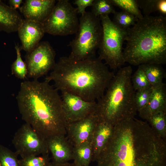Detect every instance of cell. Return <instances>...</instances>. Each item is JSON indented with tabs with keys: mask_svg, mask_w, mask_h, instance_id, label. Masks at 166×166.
<instances>
[{
	"mask_svg": "<svg viewBox=\"0 0 166 166\" xmlns=\"http://www.w3.org/2000/svg\"><path fill=\"white\" fill-rule=\"evenodd\" d=\"M45 80L53 81L55 88L90 101H97L105 93L115 75L98 57L84 60L60 57Z\"/></svg>",
	"mask_w": 166,
	"mask_h": 166,
	"instance_id": "3957f363",
	"label": "cell"
},
{
	"mask_svg": "<svg viewBox=\"0 0 166 166\" xmlns=\"http://www.w3.org/2000/svg\"><path fill=\"white\" fill-rule=\"evenodd\" d=\"M23 19L16 10L0 1V30L8 33L17 31Z\"/></svg>",
	"mask_w": 166,
	"mask_h": 166,
	"instance_id": "ac0fdd59",
	"label": "cell"
},
{
	"mask_svg": "<svg viewBox=\"0 0 166 166\" xmlns=\"http://www.w3.org/2000/svg\"><path fill=\"white\" fill-rule=\"evenodd\" d=\"M76 36L68 46L71 49L69 56L78 60L95 57L97 50L100 45L103 30L99 17L91 12H86L81 15Z\"/></svg>",
	"mask_w": 166,
	"mask_h": 166,
	"instance_id": "8992f818",
	"label": "cell"
},
{
	"mask_svg": "<svg viewBox=\"0 0 166 166\" xmlns=\"http://www.w3.org/2000/svg\"><path fill=\"white\" fill-rule=\"evenodd\" d=\"M77 14L69 0H58L42 23L45 33L58 36L76 34L79 25Z\"/></svg>",
	"mask_w": 166,
	"mask_h": 166,
	"instance_id": "ba28073f",
	"label": "cell"
},
{
	"mask_svg": "<svg viewBox=\"0 0 166 166\" xmlns=\"http://www.w3.org/2000/svg\"><path fill=\"white\" fill-rule=\"evenodd\" d=\"M15 152L21 158L49 154L47 138L29 124H23L12 141Z\"/></svg>",
	"mask_w": 166,
	"mask_h": 166,
	"instance_id": "9c48e42d",
	"label": "cell"
},
{
	"mask_svg": "<svg viewBox=\"0 0 166 166\" xmlns=\"http://www.w3.org/2000/svg\"><path fill=\"white\" fill-rule=\"evenodd\" d=\"M166 84L164 83L152 87L147 105L139 112L140 117L147 121L155 113L161 112H166Z\"/></svg>",
	"mask_w": 166,
	"mask_h": 166,
	"instance_id": "2e32d148",
	"label": "cell"
},
{
	"mask_svg": "<svg viewBox=\"0 0 166 166\" xmlns=\"http://www.w3.org/2000/svg\"><path fill=\"white\" fill-rule=\"evenodd\" d=\"M116 12L113 5L110 0H94L91 12L95 16L114 14Z\"/></svg>",
	"mask_w": 166,
	"mask_h": 166,
	"instance_id": "d4e9b609",
	"label": "cell"
},
{
	"mask_svg": "<svg viewBox=\"0 0 166 166\" xmlns=\"http://www.w3.org/2000/svg\"><path fill=\"white\" fill-rule=\"evenodd\" d=\"M160 13L163 15H166V0H159L158 5V10Z\"/></svg>",
	"mask_w": 166,
	"mask_h": 166,
	"instance_id": "d6a6232c",
	"label": "cell"
},
{
	"mask_svg": "<svg viewBox=\"0 0 166 166\" xmlns=\"http://www.w3.org/2000/svg\"><path fill=\"white\" fill-rule=\"evenodd\" d=\"M91 142H88L73 148V163L76 166H89L92 160Z\"/></svg>",
	"mask_w": 166,
	"mask_h": 166,
	"instance_id": "d6986e66",
	"label": "cell"
},
{
	"mask_svg": "<svg viewBox=\"0 0 166 166\" xmlns=\"http://www.w3.org/2000/svg\"><path fill=\"white\" fill-rule=\"evenodd\" d=\"M98 121L94 112L84 119L67 124L66 137L73 147L91 142Z\"/></svg>",
	"mask_w": 166,
	"mask_h": 166,
	"instance_id": "7c38bea8",
	"label": "cell"
},
{
	"mask_svg": "<svg viewBox=\"0 0 166 166\" xmlns=\"http://www.w3.org/2000/svg\"><path fill=\"white\" fill-rule=\"evenodd\" d=\"M50 158L49 154L28 156L19 160L20 166H48Z\"/></svg>",
	"mask_w": 166,
	"mask_h": 166,
	"instance_id": "83f0119b",
	"label": "cell"
},
{
	"mask_svg": "<svg viewBox=\"0 0 166 166\" xmlns=\"http://www.w3.org/2000/svg\"><path fill=\"white\" fill-rule=\"evenodd\" d=\"M136 1L144 16H150L152 13L158 11L159 0H136Z\"/></svg>",
	"mask_w": 166,
	"mask_h": 166,
	"instance_id": "f546056e",
	"label": "cell"
},
{
	"mask_svg": "<svg viewBox=\"0 0 166 166\" xmlns=\"http://www.w3.org/2000/svg\"><path fill=\"white\" fill-rule=\"evenodd\" d=\"M123 52L125 62L133 65L166 63V17L144 16L126 30Z\"/></svg>",
	"mask_w": 166,
	"mask_h": 166,
	"instance_id": "277c9868",
	"label": "cell"
},
{
	"mask_svg": "<svg viewBox=\"0 0 166 166\" xmlns=\"http://www.w3.org/2000/svg\"><path fill=\"white\" fill-rule=\"evenodd\" d=\"M94 0H75L74 4L77 6V13L83 15L86 12L85 9L88 6H92Z\"/></svg>",
	"mask_w": 166,
	"mask_h": 166,
	"instance_id": "4dcf8cb0",
	"label": "cell"
},
{
	"mask_svg": "<svg viewBox=\"0 0 166 166\" xmlns=\"http://www.w3.org/2000/svg\"><path fill=\"white\" fill-rule=\"evenodd\" d=\"M9 6L12 9L16 10L20 9L21 5L23 2L22 0H9L8 1Z\"/></svg>",
	"mask_w": 166,
	"mask_h": 166,
	"instance_id": "1f68e13d",
	"label": "cell"
},
{
	"mask_svg": "<svg viewBox=\"0 0 166 166\" xmlns=\"http://www.w3.org/2000/svg\"><path fill=\"white\" fill-rule=\"evenodd\" d=\"M61 91L62 108L67 124L81 120L95 112L96 101H86L66 91Z\"/></svg>",
	"mask_w": 166,
	"mask_h": 166,
	"instance_id": "8fae6325",
	"label": "cell"
},
{
	"mask_svg": "<svg viewBox=\"0 0 166 166\" xmlns=\"http://www.w3.org/2000/svg\"><path fill=\"white\" fill-rule=\"evenodd\" d=\"M154 131L166 140V112H161L152 115L147 121Z\"/></svg>",
	"mask_w": 166,
	"mask_h": 166,
	"instance_id": "44dd1931",
	"label": "cell"
},
{
	"mask_svg": "<svg viewBox=\"0 0 166 166\" xmlns=\"http://www.w3.org/2000/svg\"><path fill=\"white\" fill-rule=\"evenodd\" d=\"M131 80L135 92L152 87L140 65H138L137 69L132 75Z\"/></svg>",
	"mask_w": 166,
	"mask_h": 166,
	"instance_id": "484cf974",
	"label": "cell"
},
{
	"mask_svg": "<svg viewBox=\"0 0 166 166\" xmlns=\"http://www.w3.org/2000/svg\"><path fill=\"white\" fill-rule=\"evenodd\" d=\"M55 51L48 42H39L26 55L27 76L38 80L46 74L55 65Z\"/></svg>",
	"mask_w": 166,
	"mask_h": 166,
	"instance_id": "30bf717a",
	"label": "cell"
},
{
	"mask_svg": "<svg viewBox=\"0 0 166 166\" xmlns=\"http://www.w3.org/2000/svg\"><path fill=\"white\" fill-rule=\"evenodd\" d=\"M49 152L52 156V162L61 163L73 160V147L65 135L58 134L47 138Z\"/></svg>",
	"mask_w": 166,
	"mask_h": 166,
	"instance_id": "5bb4252c",
	"label": "cell"
},
{
	"mask_svg": "<svg viewBox=\"0 0 166 166\" xmlns=\"http://www.w3.org/2000/svg\"><path fill=\"white\" fill-rule=\"evenodd\" d=\"M103 30L101 42L99 48L98 57L112 69L120 68L125 63L123 54V45L126 30L116 25L108 15H100Z\"/></svg>",
	"mask_w": 166,
	"mask_h": 166,
	"instance_id": "52a82bcc",
	"label": "cell"
},
{
	"mask_svg": "<svg viewBox=\"0 0 166 166\" xmlns=\"http://www.w3.org/2000/svg\"><path fill=\"white\" fill-rule=\"evenodd\" d=\"M49 82H22L16 97L22 119L46 138L66 135L67 125L61 96Z\"/></svg>",
	"mask_w": 166,
	"mask_h": 166,
	"instance_id": "7a4b0ae2",
	"label": "cell"
},
{
	"mask_svg": "<svg viewBox=\"0 0 166 166\" xmlns=\"http://www.w3.org/2000/svg\"><path fill=\"white\" fill-rule=\"evenodd\" d=\"M97 166H166V143L147 121L135 117L113 126Z\"/></svg>",
	"mask_w": 166,
	"mask_h": 166,
	"instance_id": "6da1fadb",
	"label": "cell"
},
{
	"mask_svg": "<svg viewBox=\"0 0 166 166\" xmlns=\"http://www.w3.org/2000/svg\"><path fill=\"white\" fill-rule=\"evenodd\" d=\"M56 3L55 0H26L19 10L25 19L43 23Z\"/></svg>",
	"mask_w": 166,
	"mask_h": 166,
	"instance_id": "9a60e30c",
	"label": "cell"
},
{
	"mask_svg": "<svg viewBox=\"0 0 166 166\" xmlns=\"http://www.w3.org/2000/svg\"><path fill=\"white\" fill-rule=\"evenodd\" d=\"M17 58L12 63L11 73L16 77L20 79H24L27 76L28 71L26 64L22 60L21 53V48L18 45H15Z\"/></svg>",
	"mask_w": 166,
	"mask_h": 166,
	"instance_id": "7402d4cb",
	"label": "cell"
},
{
	"mask_svg": "<svg viewBox=\"0 0 166 166\" xmlns=\"http://www.w3.org/2000/svg\"><path fill=\"white\" fill-rule=\"evenodd\" d=\"M152 87L162 84L166 77V72L161 65L156 63H147L140 65Z\"/></svg>",
	"mask_w": 166,
	"mask_h": 166,
	"instance_id": "ffe728a7",
	"label": "cell"
},
{
	"mask_svg": "<svg viewBox=\"0 0 166 166\" xmlns=\"http://www.w3.org/2000/svg\"><path fill=\"white\" fill-rule=\"evenodd\" d=\"M18 156L15 152L0 146V166H20Z\"/></svg>",
	"mask_w": 166,
	"mask_h": 166,
	"instance_id": "4316f807",
	"label": "cell"
},
{
	"mask_svg": "<svg viewBox=\"0 0 166 166\" xmlns=\"http://www.w3.org/2000/svg\"><path fill=\"white\" fill-rule=\"evenodd\" d=\"M22 43L21 49L27 53L40 42L45 33L42 23L24 19L17 31Z\"/></svg>",
	"mask_w": 166,
	"mask_h": 166,
	"instance_id": "4fadbf2b",
	"label": "cell"
},
{
	"mask_svg": "<svg viewBox=\"0 0 166 166\" xmlns=\"http://www.w3.org/2000/svg\"><path fill=\"white\" fill-rule=\"evenodd\" d=\"M112 21L117 26L125 30L134 26L138 19L134 15L121 10L113 14Z\"/></svg>",
	"mask_w": 166,
	"mask_h": 166,
	"instance_id": "603a6c76",
	"label": "cell"
},
{
	"mask_svg": "<svg viewBox=\"0 0 166 166\" xmlns=\"http://www.w3.org/2000/svg\"><path fill=\"white\" fill-rule=\"evenodd\" d=\"M114 6L120 8L122 10L129 13L138 19L143 16L137 4L136 0H110Z\"/></svg>",
	"mask_w": 166,
	"mask_h": 166,
	"instance_id": "cb8c5ba5",
	"label": "cell"
},
{
	"mask_svg": "<svg viewBox=\"0 0 166 166\" xmlns=\"http://www.w3.org/2000/svg\"><path fill=\"white\" fill-rule=\"evenodd\" d=\"M48 166H76L74 164L72 163H70L68 162L61 163H55L52 162H50Z\"/></svg>",
	"mask_w": 166,
	"mask_h": 166,
	"instance_id": "836d02e7",
	"label": "cell"
},
{
	"mask_svg": "<svg viewBox=\"0 0 166 166\" xmlns=\"http://www.w3.org/2000/svg\"><path fill=\"white\" fill-rule=\"evenodd\" d=\"M113 126L106 123L98 121L91 141L92 161H96L100 154L111 137Z\"/></svg>",
	"mask_w": 166,
	"mask_h": 166,
	"instance_id": "e0dca14e",
	"label": "cell"
},
{
	"mask_svg": "<svg viewBox=\"0 0 166 166\" xmlns=\"http://www.w3.org/2000/svg\"><path fill=\"white\" fill-rule=\"evenodd\" d=\"M132 72L131 66L121 67L111 80L104 95L96 101L95 113L98 121L114 126L135 117L137 111L131 80Z\"/></svg>",
	"mask_w": 166,
	"mask_h": 166,
	"instance_id": "5b68a950",
	"label": "cell"
},
{
	"mask_svg": "<svg viewBox=\"0 0 166 166\" xmlns=\"http://www.w3.org/2000/svg\"><path fill=\"white\" fill-rule=\"evenodd\" d=\"M152 87L136 91L135 101L137 112H140L147 105L152 91Z\"/></svg>",
	"mask_w": 166,
	"mask_h": 166,
	"instance_id": "f1b7e54d",
	"label": "cell"
}]
</instances>
